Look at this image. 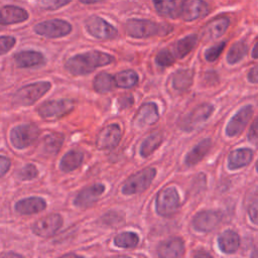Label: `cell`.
Masks as SVG:
<instances>
[{
  "label": "cell",
  "mask_w": 258,
  "mask_h": 258,
  "mask_svg": "<svg viewBox=\"0 0 258 258\" xmlns=\"http://www.w3.org/2000/svg\"><path fill=\"white\" fill-rule=\"evenodd\" d=\"M249 216H250V219L252 221V223H254L255 225H258V201L254 202L250 208H249Z\"/></svg>",
  "instance_id": "obj_44"
},
{
  "label": "cell",
  "mask_w": 258,
  "mask_h": 258,
  "mask_svg": "<svg viewBox=\"0 0 258 258\" xmlns=\"http://www.w3.org/2000/svg\"><path fill=\"white\" fill-rule=\"evenodd\" d=\"M34 31L45 37L56 38L68 35L72 31V25L61 19H50L36 24Z\"/></svg>",
  "instance_id": "obj_8"
},
{
  "label": "cell",
  "mask_w": 258,
  "mask_h": 258,
  "mask_svg": "<svg viewBox=\"0 0 258 258\" xmlns=\"http://www.w3.org/2000/svg\"><path fill=\"white\" fill-rule=\"evenodd\" d=\"M11 165L10 159L7 158L6 156L0 155V177H2L6 172L9 170Z\"/></svg>",
  "instance_id": "obj_43"
},
{
  "label": "cell",
  "mask_w": 258,
  "mask_h": 258,
  "mask_svg": "<svg viewBox=\"0 0 258 258\" xmlns=\"http://www.w3.org/2000/svg\"><path fill=\"white\" fill-rule=\"evenodd\" d=\"M226 45V42L225 41H222V42H219L213 46H211L210 48H208L205 52V57L208 61H214L216 60L219 55L221 54V52L223 51L224 47Z\"/></svg>",
  "instance_id": "obj_38"
},
{
  "label": "cell",
  "mask_w": 258,
  "mask_h": 258,
  "mask_svg": "<svg viewBox=\"0 0 258 258\" xmlns=\"http://www.w3.org/2000/svg\"><path fill=\"white\" fill-rule=\"evenodd\" d=\"M14 59L19 68H33L45 62L43 54L35 50H23L17 52L14 55Z\"/></svg>",
  "instance_id": "obj_21"
},
{
  "label": "cell",
  "mask_w": 258,
  "mask_h": 258,
  "mask_svg": "<svg viewBox=\"0 0 258 258\" xmlns=\"http://www.w3.org/2000/svg\"><path fill=\"white\" fill-rule=\"evenodd\" d=\"M51 87L49 82H37L20 88L13 96V103L21 106H29L40 99Z\"/></svg>",
  "instance_id": "obj_3"
},
{
  "label": "cell",
  "mask_w": 258,
  "mask_h": 258,
  "mask_svg": "<svg viewBox=\"0 0 258 258\" xmlns=\"http://www.w3.org/2000/svg\"><path fill=\"white\" fill-rule=\"evenodd\" d=\"M162 142V135L159 132H155L149 135L141 144L140 154L143 157L149 156Z\"/></svg>",
  "instance_id": "obj_31"
},
{
  "label": "cell",
  "mask_w": 258,
  "mask_h": 258,
  "mask_svg": "<svg viewBox=\"0 0 258 258\" xmlns=\"http://www.w3.org/2000/svg\"><path fill=\"white\" fill-rule=\"evenodd\" d=\"M218 245L222 252L232 254L236 252L239 247V236L234 231L227 230L219 236Z\"/></svg>",
  "instance_id": "obj_23"
},
{
  "label": "cell",
  "mask_w": 258,
  "mask_h": 258,
  "mask_svg": "<svg viewBox=\"0 0 258 258\" xmlns=\"http://www.w3.org/2000/svg\"><path fill=\"white\" fill-rule=\"evenodd\" d=\"M82 3H85V4H93V3H96V2H100V1H103V0H80Z\"/></svg>",
  "instance_id": "obj_49"
},
{
  "label": "cell",
  "mask_w": 258,
  "mask_h": 258,
  "mask_svg": "<svg viewBox=\"0 0 258 258\" xmlns=\"http://www.w3.org/2000/svg\"><path fill=\"white\" fill-rule=\"evenodd\" d=\"M221 219L222 216L217 211H204L195 216L192 226L199 232H211L218 226Z\"/></svg>",
  "instance_id": "obj_17"
},
{
  "label": "cell",
  "mask_w": 258,
  "mask_h": 258,
  "mask_svg": "<svg viewBox=\"0 0 258 258\" xmlns=\"http://www.w3.org/2000/svg\"><path fill=\"white\" fill-rule=\"evenodd\" d=\"M115 86V77L106 72L98 74L93 81V87L95 91L102 94L112 91Z\"/></svg>",
  "instance_id": "obj_26"
},
{
  "label": "cell",
  "mask_w": 258,
  "mask_h": 258,
  "mask_svg": "<svg viewBox=\"0 0 258 258\" xmlns=\"http://www.w3.org/2000/svg\"><path fill=\"white\" fill-rule=\"evenodd\" d=\"M248 140L253 145H258V118H256L250 126L248 133Z\"/></svg>",
  "instance_id": "obj_42"
},
{
  "label": "cell",
  "mask_w": 258,
  "mask_h": 258,
  "mask_svg": "<svg viewBox=\"0 0 258 258\" xmlns=\"http://www.w3.org/2000/svg\"><path fill=\"white\" fill-rule=\"evenodd\" d=\"M248 79L252 83H258V64L250 70L248 74Z\"/></svg>",
  "instance_id": "obj_46"
},
{
  "label": "cell",
  "mask_w": 258,
  "mask_h": 258,
  "mask_svg": "<svg viewBox=\"0 0 258 258\" xmlns=\"http://www.w3.org/2000/svg\"><path fill=\"white\" fill-rule=\"evenodd\" d=\"M1 257H21V255L16 254V253H5V254H1Z\"/></svg>",
  "instance_id": "obj_48"
},
{
  "label": "cell",
  "mask_w": 258,
  "mask_h": 258,
  "mask_svg": "<svg viewBox=\"0 0 258 258\" xmlns=\"http://www.w3.org/2000/svg\"><path fill=\"white\" fill-rule=\"evenodd\" d=\"M74 108L75 103L72 100H50L42 103L37 108V112L42 119L46 121H54L69 114Z\"/></svg>",
  "instance_id": "obj_4"
},
{
  "label": "cell",
  "mask_w": 258,
  "mask_h": 258,
  "mask_svg": "<svg viewBox=\"0 0 258 258\" xmlns=\"http://www.w3.org/2000/svg\"><path fill=\"white\" fill-rule=\"evenodd\" d=\"M88 32L99 39H113L118 35L117 29L105 19L93 15L85 21Z\"/></svg>",
  "instance_id": "obj_9"
},
{
  "label": "cell",
  "mask_w": 258,
  "mask_h": 258,
  "mask_svg": "<svg viewBox=\"0 0 258 258\" xmlns=\"http://www.w3.org/2000/svg\"><path fill=\"white\" fill-rule=\"evenodd\" d=\"M134 100L132 98V96L128 95V96H122L120 99H119V105H120V108L121 109H125V108H128L130 107L132 104H133Z\"/></svg>",
  "instance_id": "obj_45"
},
{
  "label": "cell",
  "mask_w": 258,
  "mask_h": 258,
  "mask_svg": "<svg viewBox=\"0 0 258 258\" xmlns=\"http://www.w3.org/2000/svg\"><path fill=\"white\" fill-rule=\"evenodd\" d=\"M156 174L155 168L149 167L132 174L124 182L122 192L124 195H135L144 191L152 182Z\"/></svg>",
  "instance_id": "obj_5"
},
{
  "label": "cell",
  "mask_w": 258,
  "mask_h": 258,
  "mask_svg": "<svg viewBox=\"0 0 258 258\" xmlns=\"http://www.w3.org/2000/svg\"><path fill=\"white\" fill-rule=\"evenodd\" d=\"M14 208L19 215H33L43 211L46 208V203L42 198L30 197L18 201Z\"/></svg>",
  "instance_id": "obj_18"
},
{
  "label": "cell",
  "mask_w": 258,
  "mask_h": 258,
  "mask_svg": "<svg viewBox=\"0 0 258 258\" xmlns=\"http://www.w3.org/2000/svg\"><path fill=\"white\" fill-rule=\"evenodd\" d=\"M256 168H257V171H258V161H257V163H256Z\"/></svg>",
  "instance_id": "obj_52"
},
{
  "label": "cell",
  "mask_w": 258,
  "mask_h": 258,
  "mask_svg": "<svg viewBox=\"0 0 258 258\" xmlns=\"http://www.w3.org/2000/svg\"><path fill=\"white\" fill-rule=\"evenodd\" d=\"M209 13V6L204 0H183L179 7V16L185 21L205 17Z\"/></svg>",
  "instance_id": "obj_12"
},
{
  "label": "cell",
  "mask_w": 258,
  "mask_h": 258,
  "mask_svg": "<svg viewBox=\"0 0 258 258\" xmlns=\"http://www.w3.org/2000/svg\"><path fill=\"white\" fill-rule=\"evenodd\" d=\"M159 118L158 109L155 103H145L137 111L134 119L133 125L136 128H144L154 124Z\"/></svg>",
  "instance_id": "obj_15"
},
{
  "label": "cell",
  "mask_w": 258,
  "mask_h": 258,
  "mask_svg": "<svg viewBox=\"0 0 258 258\" xmlns=\"http://www.w3.org/2000/svg\"><path fill=\"white\" fill-rule=\"evenodd\" d=\"M252 56L254 58H258V42L255 44V46L252 49Z\"/></svg>",
  "instance_id": "obj_47"
},
{
  "label": "cell",
  "mask_w": 258,
  "mask_h": 258,
  "mask_svg": "<svg viewBox=\"0 0 258 258\" xmlns=\"http://www.w3.org/2000/svg\"><path fill=\"white\" fill-rule=\"evenodd\" d=\"M194 72L192 70H178L172 77V85L176 90H186L192 84Z\"/></svg>",
  "instance_id": "obj_28"
},
{
  "label": "cell",
  "mask_w": 258,
  "mask_h": 258,
  "mask_svg": "<svg viewBox=\"0 0 258 258\" xmlns=\"http://www.w3.org/2000/svg\"><path fill=\"white\" fill-rule=\"evenodd\" d=\"M211 148V140L209 138H206L199 142L185 156V164L187 166H191L197 164L201 159L205 157V155L208 153V151Z\"/></svg>",
  "instance_id": "obj_24"
},
{
  "label": "cell",
  "mask_w": 258,
  "mask_h": 258,
  "mask_svg": "<svg viewBox=\"0 0 258 258\" xmlns=\"http://www.w3.org/2000/svg\"><path fill=\"white\" fill-rule=\"evenodd\" d=\"M157 12L165 17L175 18L179 16V8H177V0H153Z\"/></svg>",
  "instance_id": "obj_27"
},
{
  "label": "cell",
  "mask_w": 258,
  "mask_h": 258,
  "mask_svg": "<svg viewBox=\"0 0 258 258\" xmlns=\"http://www.w3.org/2000/svg\"><path fill=\"white\" fill-rule=\"evenodd\" d=\"M105 190V185L102 183H95L81 190L75 198L74 205L78 208H89L94 205Z\"/></svg>",
  "instance_id": "obj_16"
},
{
  "label": "cell",
  "mask_w": 258,
  "mask_h": 258,
  "mask_svg": "<svg viewBox=\"0 0 258 258\" xmlns=\"http://www.w3.org/2000/svg\"><path fill=\"white\" fill-rule=\"evenodd\" d=\"M84 159V154L77 150H71L67 152L59 163V167L64 172H70L78 168Z\"/></svg>",
  "instance_id": "obj_25"
},
{
  "label": "cell",
  "mask_w": 258,
  "mask_h": 258,
  "mask_svg": "<svg viewBox=\"0 0 258 258\" xmlns=\"http://www.w3.org/2000/svg\"><path fill=\"white\" fill-rule=\"evenodd\" d=\"M126 33L135 38H145L160 33H166L164 25L157 24L147 19H129L125 23Z\"/></svg>",
  "instance_id": "obj_2"
},
{
  "label": "cell",
  "mask_w": 258,
  "mask_h": 258,
  "mask_svg": "<svg viewBox=\"0 0 258 258\" xmlns=\"http://www.w3.org/2000/svg\"><path fill=\"white\" fill-rule=\"evenodd\" d=\"M101 222L109 227H118L124 222V216L120 212L111 211L101 217Z\"/></svg>",
  "instance_id": "obj_36"
},
{
  "label": "cell",
  "mask_w": 258,
  "mask_h": 258,
  "mask_svg": "<svg viewBox=\"0 0 258 258\" xmlns=\"http://www.w3.org/2000/svg\"><path fill=\"white\" fill-rule=\"evenodd\" d=\"M39 129L32 123L15 126L10 132V139L15 148L23 149L31 145L39 136Z\"/></svg>",
  "instance_id": "obj_6"
},
{
  "label": "cell",
  "mask_w": 258,
  "mask_h": 258,
  "mask_svg": "<svg viewBox=\"0 0 258 258\" xmlns=\"http://www.w3.org/2000/svg\"><path fill=\"white\" fill-rule=\"evenodd\" d=\"M197 40L198 36L196 34L187 35L178 40L175 45V52L177 57H183L184 55H186L194 48V46L197 43Z\"/></svg>",
  "instance_id": "obj_34"
},
{
  "label": "cell",
  "mask_w": 258,
  "mask_h": 258,
  "mask_svg": "<svg viewBox=\"0 0 258 258\" xmlns=\"http://www.w3.org/2000/svg\"><path fill=\"white\" fill-rule=\"evenodd\" d=\"M196 256H210V254H208V253H202V252H201V253H199V254L197 253Z\"/></svg>",
  "instance_id": "obj_51"
},
{
  "label": "cell",
  "mask_w": 258,
  "mask_h": 258,
  "mask_svg": "<svg viewBox=\"0 0 258 258\" xmlns=\"http://www.w3.org/2000/svg\"><path fill=\"white\" fill-rule=\"evenodd\" d=\"M15 44V38L13 36L5 35L0 36V54L8 52Z\"/></svg>",
  "instance_id": "obj_41"
},
{
  "label": "cell",
  "mask_w": 258,
  "mask_h": 258,
  "mask_svg": "<svg viewBox=\"0 0 258 258\" xmlns=\"http://www.w3.org/2000/svg\"><path fill=\"white\" fill-rule=\"evenodd\" d=\"M114 243L120 248H135L139 243V237L134 232H122L114 238Z\"/></svg>",
  "instance_id": "obj_32"
},
{
  "label": "cell",
  "mask_w": 258,
  "mask_h": 258,
  "mask_svg": "<svg viewBox=\"0 0 258 258\" xmlns=\"http://www.w3.org/2000/svg\"><path fill=\"white\" fill-rule=\"evenodd\" d=\"M114 56L99 50H92L72 56L66 61V70L74 76L88 75L100 67L114 61Z\"/></svg>",
  "instance_id": "obj_1"
},
{
  "label": "cell",
  "mask_w": 258,
  "mask_h": 258,
  "mask_svg": "<svg viewBox=\"0 0 258 258\" xmlns=\"http://www.w3.org/2000/svg\"><path fill=\"white\" fill-rule=\"evenodd\" d=\"M252 257H258V249H256L252 254H251Z\"/></svg>",
  "instance_id": "obj_50"
},
{
  "label": "cell",
  "mask_w": 258,
  "mask_h": 258,
  "mask_svg": "<svg viewBox=\"0 0 258 258\" xmlns=\"http://www.w3.org/2000/svg\"><path fill=\"white\" fill-rule=\"evenodd\" d=\"M229 26V19L227 17H219L211 21L206 27V33L210 38L220 37Z\"/></svg>",
  "instance_id": "obj_29"
},
{
  "label": "cell",
  "mask_w": 258,
  "mask_h": 258,
  "mask_svg": "<svg viewBox=\"0 0 258 258\" xmlns=\"http://www.w3.org/2000/svg\"><path fill=\"white\" fill-rule=\"evenodd\" d=\"M63 142V135L59 133L47 134L43 139V149L47 153L56 154Z\"/></svg>",
  "instance_id": "obj_33"
},
{
  "label": "cell",
  "mask_w": 258,
  "mask_h": 258,
  "mask_svg": "<svg viewBox=\"0 0 258 258\" xmlns=\"http://www.w3.org/2000/svg\"><path fill=\"white\" fill-rule=\"evenodd\" d=\"M62 225V218L58 214H50L37 220L32 225V232L39 237H50L54 235Z\"/></svg>",
  "instance_id": "obj_11"
},
{
  "label": "cell",
  "mask_w": 258,
  "mask_h": 258,
  "mask_svg": "<svg viewBox=\"0 0 258 258\" xmlns=\"http://www.w3.org/2000/svg\"><path fill=\"white\" fill-rule=\"evenodd\" d=\"M115 83L119 88H132L138 83V75L132 70L122 71L115 76Z\"/></svg>",
  "instance_id": "obj_30"
},
{
  "label": "cell",
  "mask_w": 258,
  "mask_h": 258,
  "mask_svg": "<svg viewBox=\"0 0 258 258\" xmlns=\"http://www.w3.org/2000/svg\"><path fill=\"white\" fill-rule=\"evenodd\" d=\"M72 0H37L39 7L45 10H55L58 9L68 3H70Z\"/></svg>",
  "instance_id": "obj_39"
},
{
  "label": "cell",
  "mask_w": 258,
  "mask_h": 258,
  "mask_svg": "<svg viewBox=\"0 0 258 258\" xmlns=\"http://www.w3.org/2000/svg\"><path fill=\"white\" fill-rule=\"evenodd\" d=\"M253 113V108L251 105H246L242 109H240L234 117L229 121L227 127H226V134L229 137L237 136L239 135L246 125L248 124V121L250 120Z\"/></svg>",
  "instance_id": "obj_14"
},
{
  "label": "cell",
  "mask_w": 258,
  "mask_h": 258,
  "mask_svg": "<svg viewBox=\"0 0 258 258\" xmlns=\"http://www.w3.org/2000/svg\"><path fill=\"white\" fill-rule=\"evenodd\" d=\"M155 61L160 67H168L174 62V56L168 49H162L157 53Z\"/></svg>",
  "instance_id": "obj_37"
},
{
  "label": "cell",
  "mask_w": 258,
  "mask_h": 258,
  "mask_svg": "<svg viewBox=\"0 0 258 258\" xmlns=\"http://www.w3.org/2000/svg\"><path fill=\"white\" fill-rule=\"evenodd\" d=\"M247 53V45L243 41H238L230 48L227 54V60L229 63H236L244 57Z\"/></svg>",
  "instance_id": "obj_35"
},
{
  "label": "cell",
  "mask_w": 258,
  "mask_h": 258,
  "mask_svg": "<svg viewBox=\"0 0 258 258\" xmlns=\"http://www.w3.org/2000/svg\"><path fill=\"white\" fill-rule=\"evenodd\" d=\"M1 26H2V25H1V23H0V27H1Z\"/></svg>",
  "instance_id": "obj_53"
},
{
  "label": "cell",
  "mask_w": 258,
  "mask_h": 258,
  "mask_svg": "<svg viewBox=\"0 0 258 258\" xmlns=\"http://www.w3.org/2000/svg\"><path fill=\"white\" fill-rule=\"evenodd\" d=\"M37 173V169L33 164H26L19 170L17 175L22 180H30L36 177Z\"/></svg>",
  "instance_id": "obj_40"
},
{
  "label": "cell",
  "mask_w": 258,
  "mask_h": 258,
  "mask_svg": "<svg viewBox=\"0 0 258 258\" xmlns=\"http://www.w3.org/2000/svg\"><path fill=\"white\" fill-rule=\"evenodd\" d=\"M156 212L162 217L173 215L179 207V197L173 186L160 190L156 197Z\"/></svg>",
  "instance_id": "obj_7"
},
{
  "label": "cell",
  "mask_w": 258,
  "mask_h": 258,
  "mask_svg": "<svg viewBox=\"0 0 258 258\" xmlns=\"http://www.w3.org/2000/svg\"><path fill=\"white\" fill-rule=\"evenodd\" d=\"M253 157V152L248 148H240L232 151L228 157V167L238 169L246 166Z\"/></svg>",
  "instance_id": "obj_22"
},
{
  "label": "cell",
  "mask_w": 258,
  "mask_h": 258,
  "mask_svg": "<svg viewBox=\"0 0 258 258\" xmlns=\"http://www.w3.org/2000/svg\"><path fill=\"white\" fill-rule=\"evenodd\" d=\"M27 18H28L27 11L17 6L7 5L2 7L0 10V23L2 26L23 22Z\"/></svg>",
  "instance_id": "obj_20"
},
{
  "label": "cell",
  "mask_w": 258,
  "mask_h": 258,
  "mask_svg": "<svg viewBox=\"0 0 258 258\" xmlns=\"http://www.w3.org/2000/svg\"><path fill=\"white\" fill-rule=\"evenodd\" d=\"M121 139V129L118 124H110L100 131L96 139L98 149L106 150L115 148Z\"/></svg>",
  "instance_id": "obj_13"
},
{
  "label": "cell",
  "mask_w": 258,
  "mask_h": 258,
  "mask_svg": "<svg viewBox=\"0 0 258 258\" xmlns=\"http://www.w3.org/2000/svg\"><path fill=\"white\" fill-rule=\"evenodd\" d=\"M184 252V244L180 238H170L161 242L157 247V254L163 258L180 257Z\"/></svg>",
  "instance_id": "obj_19"
},
{
  "label": "cell",
  "mask_w": 258,
  "mask_h": 258,
  "mask_svg": "<svg viewBox=\"0 0 258 258\" xmlns=\"http://www.w3.org/2000/svg\"><path fill=\"white\" fill-rule=\"evenodd\" d=\"M213 110L214 108L210 104L199 105L179 121L180 128L185 131H190L195 129L198 125L206 121L211 116Z\"/></svg>",
  "instance_id": "obj_10"
}]
</instances>
